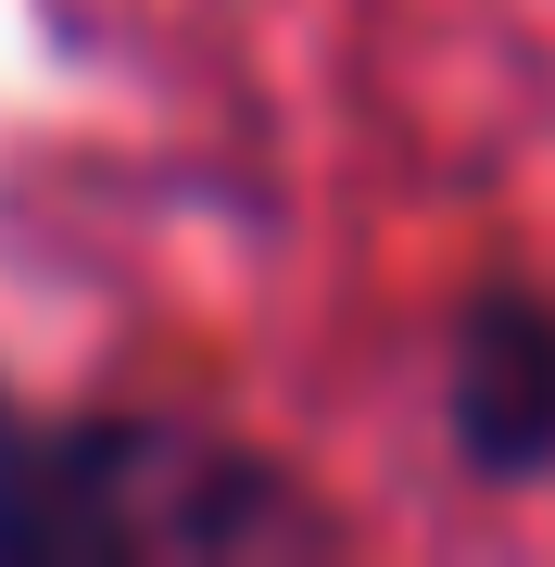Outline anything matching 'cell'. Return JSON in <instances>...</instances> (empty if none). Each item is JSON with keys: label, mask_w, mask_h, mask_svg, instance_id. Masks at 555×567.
Segmentation results:
<instances>
[{"label": "cell", "mask_w": 555, "mask_h": 567, "mask_svg": "<svg viewBox=\"0 0 555 567\" xmlns=\"http://www.w3.org/2000/svg\"><path fill=\"white\" fill-rule=\"evenodd\" d=\"M329 517L253 442L189 416H39L0 391V567H266Z\"/></svg>", "instance_id": "cell-1"}, {"label": "cell", "mask_w": 555, "mask_h": 567, "mask_svg": "<svg viewBox=\"0 0 555 567\" xmlns=\"http://www.w3.org/2000/svg\"><path fill=\"white\" fill-rule=\"evenodd\" d=\"M442 429L480 480H555V303L543 290H480L442 341Z\"/></svg>", "instance_id": "cell-2"}]
</instances>
